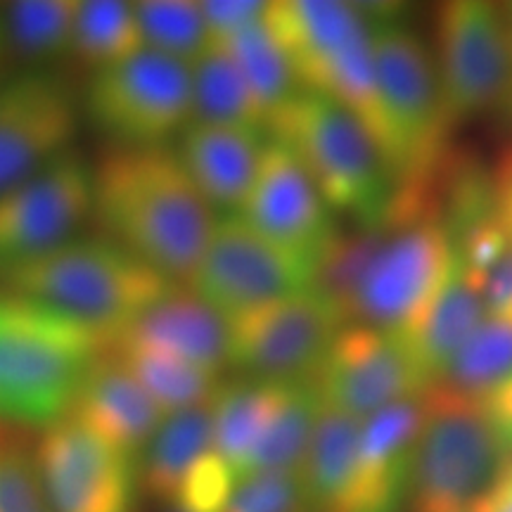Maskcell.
I'll list each match as a JSON object with an SVG mask.
<instances>
[{
	"label": "cell",
	"mask_w": 512,
	"mask_h": 512,
	"mask_svg": "<svg viewBox=\"0 0 512 512\" xmlns=\"http://www.w3.org/2000/svg\"><path fill=\"white\" fill-rule=\"evenodd\" d=\"M494 214L498 226H501L503 235L512 245V150L505 155V159L498 164L494 178Z\"/></svg>",
	"instance_id": "ab89813d"
},
{
	"label": "cell",
	"mask_w": 512,
	"mask_h": 512,
	"mask_svg": "<svg viewBox=\"0 0 512 512\" xmlns=\"http://www.w3.org/2000/svg\"><path fill=\"white\" fill-rule=\"evenodd\" d=\"M484 294L489 313H508V316H512V245L486 271Z\"/></svg>",
	"instance_id": "74e56055"
},
{
	"label": "cell",
	"mask_w": 512,
	"mask_h": 512,
	"mask_svg": "<svg viewBox=\"0 0 512 512\" xmlns=\"http://www.w3.org/2000/svg\"><path fill=\"white\" fill-rule=\"evenodd\" d=\"M486 316L489 306L484 294V273L467 264L456 247L439 290L415 320L411 332L403 337L427 380L434 384L444 377L453 358Z\"/></svg>",
	"instance_id": "44dd1931"
},
{
	"label": "cell",
	"mask_w": 512,
	"mask_h": 512,
	"mask_svg": "<svg viewBox=\"0 0 512 512\" xmlns=\"http://www.w3.org/2000/svg\"><path fill=\"white\" fill-rule=\"evenodd\" d=\"M453 249L439 209L389 216L373 230L361 271L342 302L347 323L406 337L439 290Z\"/></svg>",
	"instance_id": "52a82bcc"
},
{
	"label": "cell",
	"mask_w": 512,
	"mask_h": 512,
	"mask_svg": "<svg viewBox=\"0 0 512 512\" xmlns=\"http://www.w3.org/2000/svg\"><path fill=\"white\" fill-rule=\"evenodd\" d=\"M235 214L275 245L299 254L316 268L325 249L337 238L332 209L318 185L290 147L273 138L261 157L252 190Z\"/></svg>",
	"instance_id": "e0dca14e"
},
{
	"label": "cell",
	"mask_w": 512,
	"mask_h": 512,
	"mask_svg": "<svg viewBox=\"0 0 512 512\" xmlns=\"http://www.w3.org/2000/svg\"><path fill=\"white\" fill-rule=\"evenodd\" d=\"M157 512H185L178 508V505H164V508H157Z\"/></svg>",
	"instance_id": "7bdbcfd3"
},
{
	"label": "cell",
	"mask_w": 512,
	"mask_h": 512,
	"mask_svg": "<svg viewBox=\"0 0 512 512\" xmlns=\"http://www.w3.org/2000/svg\"><path fill=\"white\" fill-rule=\"evenodd\" d=\"M316 280V266L275 245L240 214L216 221L214 233L188 285L228 320L278 302Z\"/></svg>",
	"instance_id": "8fae6325"
},
{
	"label": "cell",
	"mask_w": 512,
	"mask_h": 512,
	"mask_svg": "<svg viewBox=\"0 0 512 512\" xmlns=\"http://www.w3.org/2000/svg\"><path fill=\"white\" fill-rule=\"evenodd\" d=\"M437 46L451 124L512 105V41L501 5L444 3L437 15Z\"/></svg>",
	"instance_id": "7c38bea8"
},
{
	"label": "cell",
	"mask_w": 512,
	"mask_h": 512,
	"mask_svg": "<svg viewBox=\"0 0 512 512\" xmlns=\"http://www.w3.org/2000/svg\"><path fill=\"white\" fill-rule=\"evenodd\" d=\"M320 413H323V399H320L316 380L294 382L280 411L268 422L266 432L240 465L238 482L256 475H271V472L299 470L309 451Z\"/></svg>",
	"instance_id": "4316f807"
},
{
	"label": "cell",
	"mask_w": 512,
	"mask_h": 512,
	"mask_svg": "<svg viewBox=\"0 0 512 512\" xmlns=\"http://www.w3.org/2000/svg\"><path fill=\"white\" fill-rule=\"evenodd\" d=\"M176 152L192 183L214 209L240 211L266 152L264 131L190 121Z\"/></svg>",
	"instance_id": "ffe728a7"
},
{
	"label": "cell",
	"mask_w": 512,
	"mask_h": 512,
	"mask_svg": "<svg viewBox=\"0 0 512 512\" xmlns=\"http://www.w3.org/2000/svg\"><path fill=\"white\" fill-rule=\"evenodd\" d=\"M512 377V316L489 313L439 382L482 399Z\"/></svg>",
	"instance_id": "1f68e13d"
},
{
	"label": "cell",
	"mask_w": 512,
	"mask_h": 512,
	"mask_svg": "<svg viewBox=\"0 0 512 512\" xmlns=\"http://www.w3.org/2000/svg\"><path fill=\"white\" fill-rule=\"evenodd\" d=\"M107 349L79 320L0 290V425L46 432L69 418Z\"/></svg>",
	"instance_id": "7a4b0ae2"
},
{
	"label": "cell",
	"mask_w": 512,
	"mask_h": 512,
	"mask_svg": "<svg viewBox=\"0 0 512 512\" xmlns=\"http://www.w3.org/2000/svg\"><path fill=\"white\" fill-rule=\"evenodd\" d=\"M475 512H512V460L505 467L503 477L498 479L494 489L486 494L482 503L477 505Z\"/></svg>",
	"instance_id": "60d3db41"
},
{
	"label": "cell",
	"mask_w": 512,
	"mask_h": 512,
	"mask_svg": "<svg viewBox=\"0 0 512 512\" xmlns=\"http://www.w3.org/2000/svg\"><path fill=\"white\" fill-rule=\"evenodd\" d=\"M110 349L155 351L221 377L230 368L228 318L190 287L176 285L114 337Z\"/></svg>",
	"instance_id": "d6986e66"
},
{
	"label": "cell",
	"mask_w": 512,
	"mask_h": 512,
	"mask_svg": "<svg viewBox=\"0 0 512 512\" xmlns=\"http://www.w3.org/2000/svg\"><path fill=\"white\" fill-rule=\"evenodd\" d=\"M294 382L247 380L221 384L214 408V451L233 467L238 477L240 465L252 453L256 441L266 432L268 422L280 411Z\"/></svg>",
	"instance_id": "d4e9b609"
},
{
	"label": "cell",
	"mask_w": 512,
	"mask_h": 512,
	"mask_svg": "<svg viewBox=\"0 0 512 512\" xmlns=\"http://www.w3.org/2000/svg\"><path fill=\"white\" fill-rule=\"evenodd\" d=\"M79 128L74 88L50 72H22L0 83V192L72 150Z\"/></svg>",
	"instance_id": "2e32d148"
},
{
	"label": "cell",
	"mask_w": 512,
	"mask_h": 512,
	"mask_svg": "<svg viewBox=\"0 0 512 512\" xmlns=\"http://www.w3.org/2000/svg\"><path fill=\"white\" fill-rule=\"evenodd\" d=\"M0 67H3V62H0Z\"/></svg>",
	"instance_id": "ee69618b"
},
{
	"label": "cell",
	"mask_w": 512,
	"mask_h": 512,
	"mask_svg": "<svg viewBox=\"0 0 512 512\" xmlns=\"http://www.w3.org/2000/svg\"><path fill=\"white\" fill-rule=\"evenodd\" d=\"M375 86L389 133L392 166L403 183L422 181L439 159L448 126L437 55L425 38L396 19V12H370Z\"/></svg>",
	"instance_id": "ba28073f"
},
{
	"label": "cell",
	"mask_w": 512,
	"mask_h": 512,
	"mask_svg": "<svg viewBox=\"0 0 512 512\" xmlns=\"http://www.w3.org/2000/svg\"><path fill=\"white\" fill-rule=\"evenodd\" d=\"M479 401H482L486 418L496 430L503 448L512 456V377L484 394Z\"/></svg>",
	"instance_id": "f35d334b"
},
{
	"label": "cell",
	"mask_w": 512,
	"mask_h": 512,
	"mask_svg": "<svg viewBox=\"0 0 512 512\" xmlns=\"http://www.w3.org/2000/svg\"><path fill=\"white\" fill-rule=\"evenodd\" d=\"M34 458L55 512H140L138 460L76 418L41 432Z\"/></svg>",
	"instance_id": "5bb4252c"
},
{
	"label": "cell",
	"mask_w": 512,
	"mask_h": 512,
	"mask_svg": "<svg viewBox=\"0 0 512 512\" xmlns=\"http://www.w3.org/2000/svg\"><path fill=\"white\" fill-rule=\"evenodd\" d=\"M347 318L318 287L228 320L230 368L252 380H316Z\"/></svg>",
	"instance_id": "30bf717a"
},
{
	"label": "cell",
	"mask_w": 512,
	"mask_h": 512,
	"mask_svg": "<svg viewBox=\"0 0 512 512\" xmlns=\"http://www.w3.org/2000/svg\"><path fill=\"white\" fill-rule=\"evenodd\" d=\"M0 512H55L34 453L0 439Z\"/></svg>",
	"instance_id": "836d02e7"
},
{
	"label": "cell",
	"mask_w": 512,
	"mask_h": 512,
	"mask_svg": "<svg viewBox=\"0 0 512 512\" xmlns=\"http://www.w3.org/2000/svg\"><path fill=\"white\" fill-rule=\"evenodd\" d=\"M138 377L147 394L166 415L188 411L211 401L221 389V377L181 358L143 349H107Z\"/></svg>",
	"instance_id": "4dcf8cb0"
},
{
	"label": "cell",
	"mask_w": 512,
	"mask_h": 512,
	"mask_svg": "<svg viewBox=\"0 0 512 512\" xmlns=\"http://www.w3.org/2000/svg\"><path fill=\"white\" fill-rule=\"evenodd\" d=\"M91 216L93 164L74 150L0 192V275L67 245Z\"/></svg>",
	"instance_id": "4fadbf2b"
},
{
	"label": "cell",
	"mask_w": 512,
	"mask_h": 512,
	"mask_svg": "<svg viewBox=\"0 0 512 512\" xmlns=\"http://www.w3.org/2000/svg\"><path fill=\"white\" fill-rule=\"evenodd\" d=\"M503 15H505V22H508V31H510V41H512V3H503Z\"/></svg>",
	"instance_id": "b9f144b4"
},
{
	"label": "cell",
	"mask_w": 512,
	"mask_h": 512,
	"mask_svg": "<svg viewBox=\"0 0 512 512\" xmlns=\"http://www.w3.org/2000/svg\"><path fill=\"white\" fill-rule=\"evenodd\" d=\"M145 48L185 64L195 62L211 43L200 3L192 0H145L136 3Z\"/></svg>",
	"instance_id": "d6a6232c"
},
{
	"label": "cell",
	"mask_w": 512,
	"mask_h": 512,
	"mask_svg": "<svg viewBox=\"0 0 512 512\" xmlns=\"http://www.w3.org/2000/svg\"><path fill=\"white\" fill-rule=\"evenodd\" d=\"M192 121L266 128V114L247 86L238 62L221 41H211L204 53L190 62Z\"/></svg>",
	"instance_id": "484cf974"
},
{
	"label": "cell",
	"mask_w": 512,
	"mask_h": 512,
	"mask_svg": "<svg viewBox=\"0 0 512 512\" xmlns=\"http://www.w3.org/2000/svg\"><path fill=\"white\" fill-rule=\"evenodd\" d=\"M69 418L138 460L166 413L138 377L107 351L88 373Z\"/></svg>",
	"instance_id": "7402d4cb"
},
{
	"label": "cell",
	"mask_w": 512,
	"mask_h": 512,
	"mask_svg": "<svg viewBox=\"0 0 512 512\" xmlns=\"http://www.w3.org/2000/svg\"><path fill=\"white\" fill-rule=\"evenodd\" d=\"M76 0H17L3 8V38L8 62L27 64L36 72L38 64H48L72 53Z\"/></svg>",
	"instance_id": "83f0119b"
},
{
	"label": "cell",
	"mask_w": 512,
	"mask_h": 512,
	"mask_svg": "<svg viewBox=\"0 0 512 512\" xmlns=\"http://www.w3.org/2000/svg\"><path fill=\"white\" fill-rule=\"evenodd\" d=\"M211 401L188 408V411L166 415L155 437L140 453V491H143V498H150L157 508L174 503L192 465L204 453L214 451V408H211Z\"/></svg>",
	"instance_id": "603a6c76"
},
{
	"label": "cell",
	"mask_w": 512,
	"mask_h": 512,
	"mask_svg": "<svg viewBox=\"0 0 512 512\" xmlns=\"http://www.w3.org/2000/svg\"><path fill=\"white\" fill-rule=\"evenodd\" d=\"M361 422L323 403L309 451L299 467L309 512H347L356 479Z\"/></svg>",
	"instance_id": "cb8c5ba5"
},
{
	"label": "cell",
	"mask_w": 512,
	"mask_h": 512,
	"mask_svg": "<svg viewBox=\"0 0 512 512\" xmlns=\"http://www.w3.org/2000/svg\"><path fill=\"white\" fill-rule=\"evenodd\" d=\"M3 290L79 320L114 342L176 283L110 238H74L27 266L0 275Z\"/></svg>",
	"instance_id": "277c9868"
},
{
	"label": "cell",
	"mask_w": 512,
	"mask_h": 512,
	"mask_svg": "<svg viewBox=\"0 0 512 512\" xmlns=\"http://www.w3.org/2000/svg\"><path fill=\"white\" fill-rule=\"evenodd\" d=\"M83 114L112 145H166L192 121L190 64L143 48L91 76Z\"/></svg>",
	"instance_id": "9c48e42d"
},
{
	"label": "cell",
	"mask_w": 512,
	"mask_h": 512,
	"mask_svg": "<svg viewBox=\"0 0 512 512\" xmlns=\"http://www.w3.org/2000/svg\"><path fill=\"white\" fill-rule=\"evenodd\" d=\"M200 10L204 22H207L211 41H223V38L238 34L249 24L264 19L268 3H259V0H202Z\"/></svg>",
	"instance_id": "8d00e7d4"
},
{
	"label": "cell",
	"mask_w": 512,
	"mask_h": 512,
	"mask_svg": "<svg viewBox=\"0 0 512 512\" xmlns=\"http://www.w3.org/2000/svg\"><path fill=\"white\" fill-rule=\"evenodd\" d=\"M223 512H309L302 475L294 470L242 479Z\"/></svg>",
	"instance_id": "e575fe53"
},
{
	"label": "cell",
	"mask_w": 512,
	"mask_h": 512,
	"mask_svg": "<svg viewBox=\"0 0 512 512\" xmlns=\"http://www.w3.org/2000/svg\"><path fill=\"white\" fill-rule=\"evenodd\" d=\"M266 24L290 57L299 88L349 107L392 162L363 10L335 0H280L268 3Z\"/></svg>",
	"instance_id": "5b68a950"
},
{
	"label": "cell",
	"mask_w": 512,
	"mask_h": 512,
	"mask_svg": "<svg viewBox=\"0 0 512 512\" xmlns=\"http://www.w3.org/2000/svg\"><path fill=\"white\" fill-rule=\"evenodd\" d=\"M145 48L136 3L91 0L79 5L69 57L81 69L98 74Z\"/></svg>",
	"instance_id": "f1b7e54d"
},
{
	"label": "cell",
	"mask_w": 512,
	"mask_h": 512,
	"mask_svg": "<svg viewBox=\"0 0 512 512\" xmlns=\"http://www.w3.org/2000/svg\"><path fill=\"white\" fill-rule=\"evenodd\" d=\"M422 394L361 422L358 465L347 512H403L411 501Z\"/></svg>",
	"instance_id": "ac0fdd59"
},
{
	"label": "cell",
	"mask_w": 512,
	"mask_h": 512,
	"mask_svg": "<svg viewBox=\"0 0 512 512\" xmlns=\"http://www.w3.org/2000/svg\"><path fill=\"white\" fill-rule=\"evenodd\" d=\"M235 486L238 477L233 467L219 453L209 451L192 465L171 505H178L185 512H223Z\"/></svg>",
	"instance_id": "d590c367"
},
{
	"label": "cell",
	"mask_w": 512,
	"mask_h": 512,
	"mask_svg": "<svg viewBox=\"0 0 512 512\" xmlns=\"http://www.w3.org/2000/svg\"><path fill=\"white\" fill-rule=\"evenodd\" d=\"M512 456L482 401L434 382L422 392V425L408 510L475 512Z\"/></svg>",
	"instance_id": "8992f818"
},
{
	"label": "cell",
	"mask_w": 512,
	"mask_h": 512,
	"mask_svg": "<svg viewBox=\"0 0 512 512\" xmlns=\"http://www.w3.org/2000/svg\"><path fill=\"white\" fill-rule=\"evenodd\" d=\"M221 43L238 62L247 86L252 88L256 102L266 114V124L275 112L283 110L287 102L302 93L290 57L268 29L266 17L240 29L238 34L223 38Z\"/></svg>",
	"instance_id": "f546056e"
},
{
	"label": "cell",
	"mask_w": 512,
	"mask_h": 512,
	"mask_svg": "<svg viewBox=\"0 0 512 512\" xmlns=\"http://www.w3.org/2000/svg\"><path fill=\"white\" fill-rule=\"evenodd\" d=\"M430 384L406 339L358 323L344 325L316 375L325 406L358 420L415 399Z\"/></svg>",
	"instance_id": "9a60e30c"
},
{
	"label": "cell",
	"mask_w": 512,
	"mask_h": 512,
	"mask_svg": "<svg viewBox=\"0 0 512 512\" xmlns=\"http://www.w3.org/2000/svg\"><path fill=\"white\" fill-rule=\"evenodd\" d=\"M266 131L290 147L332 211H344L361 228L387 223L399 178L373 131L349 107L302 91L268 119Z\"/></svg>",
	"instance_id": "3957f363"
},
{
	"label": "cell",
	"mask_w": 512,
	"mask_h": 512,
	"mask_svg": "<svg viewBox=\"0 0 512 512\" xmlns=\"http://www.w3.org/2000/svg\"><path fill=\"white\" fill-rule=\"evenodd\" d=\"M93 219L176 285H188L219 221L169 145L107 147L93 164Z\"/></svg>",
	"instance_id": "6da1fadb"
}]
</instances>
